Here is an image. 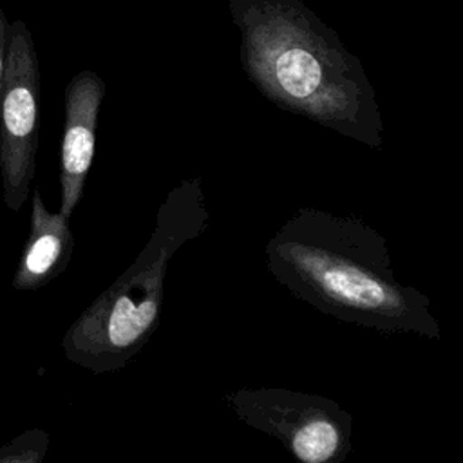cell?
Returning a JSON list of instances; mask_svg holds the SVG:
<instances>
[{
  "label": "cell",
  "instance_id": "6da1fadb",
  "mask_svg": "<svg viewBox=\"0 0 463 463\" xmlns=\"http://www.w3.org/2000/svg\"><path fill=\"white\" fill-rule=\"evenodd\" d=\"M246 78L275 107L371 148L382 114L364 65L302 0H228Z\"/></svg>",
  "mask_w": 463,
  "mask_h": 463
},
{
  "label": "cell",
  "instance_id": "7a4b0ae2",
  "mask_svg": "<svg viewBox=\"0 0 463 463\" xmlns=\"http://www.w3.org/2000/svg\"><path fill=\"white\" fill-rule=\"evenodd\" d=\"M266 264L289 293L336 320L439 338L429 297L396 280L387 241L354 215L298 208L268 241Z\"/></svg>",
  "mask_w": 463,
  "mask_h": 463
},
{
  "label": "cell",
  "instance_id": "3957f363",
  "mask_svg": "<svg viewBox=\"0 0 463 463\" xmlns=\"http://www.w3.org/2000/svg\"><path fill=\"white\" fill-rule=\"evenodd\" d=\"M208 219L201 177L170 188L139 255L65 331L69 362L105 374L125 367L148 344L163 309L166 268L181 246L206 230Z\"/></svg>",
  "mask_w": 463,
  "mask_h": 463
},
{
  "label": "cell",
  "instance_id": "277c9868",
  "mask_svg": "<svg viewBox=\"0 0 463 463\" xmlns=\"http://www.w3.org/2000/svg\"><path fill=\"white\" fill-rule=\"evenodd\" d=\"M246 425L279 439L302 463H336L351 452L353 418L336 402L291 389H239L226 394Z\"/></svg>",
  "mask_w": 463,
  "mask_h": 463
},
{
  "label": "cell",
  "instance_id": "5b68a950",
  "mask_svg": "<svg viewBox=\"0 0 463 463\" xmlns=\"http://www.w3.org/2000/svg\"><path fill=\"white\" fill-rule=\"evenodd\" d=\"M40 130V65L24 20L9 25L7 63L0 92V175L11 212L25 204L36 175Z\"/></svg>",
  "mask_w": 463,
  "mask_h": 463
},
{
  "label": "cell",
  "instance_id": "8992f818",
  "mask_svg": "<svg viewBox=\"0 0 463 463\" xmlns=\"http://www.w3.org/2000/svg\"><path fill=\"white\" fill-rule=\"evenodd\" d=\"M105 81L94 71H80L65 87V119L60 146V213L72 217L94 159Z\"/></svg>",
  "mask_w": 463,
  "mask_h": 463
},
{
  "label": "cell",
  "instance_id": "52a82bcc",
  "mask_svg": "<svg viewBox=\"0 0 463 463\" xmlns=\"http://www.w3.org/2000/svg\"><path fill=\"white\" fill-rule=\"evenodd\" d=\"M29 235L20 253L11 286L18 291H34L61 275L74 251V235L69 217L49 212L38 186H31Z\"/></svg>",
  "mask_w": 463,
  "mask_h": 463
},
{
  "label": "cell",
  "instance_id": "ba28073f",
  "mask_svg": "<svg viewBox=\"0 0 463 463\" xmlns=\"http://www.w3.org/2000/svg\"><path fill=\"white\" fill-rule=\"evenodd\" d=\"M49 449V434L31 429L0 447V463H42Z\"/></svg>",
  "mask_w": 463,
  "mask_h": 463
},
{
  "label": "cell",
  "instance_id": "9c48e42d",
  "mask_svg": "<svg viewBox=\"0 0 463 463\" xmlns=\"http://www.w3.org/2000/svg\"><path fill=\"white\" fill-rule=\"evenodd\" d=\"M9 25H11V22L7 20L5 13L0 9V92H2V81H4V72H5V63H7Z\"/></svg>",
  "mask_w": 463,
  "mask_h": 463
}]
</instances>
